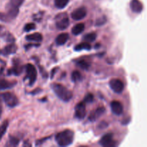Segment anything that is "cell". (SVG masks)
I'll return each mask as SVG.
<instances>
[{
    "label": "cell",
    "instance_id": "cell-1",
    "mask_svg": "<svg viewBox=\"0 0 147 147\" xmlns=\"http://www.w3.org/2000/svg\"><path fill=\"white\" fill-rule=\"evenodd\" d=\"M51 88L55 94L63 101L68 102L73 98V93L60 83H53Z\"/></svg>",
    "mask_w": 147,
    "mask_h": 147
},
{
    "label": "cell",
    "instance_id": "cell-2",
    "mask_svg": "<svg viewBox=\"0 0 147 147\" xmlns=\"http://www.w3.org/2000/svg\"><path fill=\"white\" fill-rule=\"evenodd\" d=\"M74 140V133L70 129L60 132L55 136V141L60 146H67Z\"/></svg>",
    "mask_w": 147,
    "mask_h": 147
},
{
    "label": "cell",
    "instance_id": "cell-3",
    "mask_svg": "<svg viewBox=\"0 0 147 147\" xmlns=\"http://www.w3.org/2000/svg\"><path fill=\"white\" fill-rule=\"evenodd\" d=\"M24 0H9L7 5V14L10 20L16 18L19 13V9L22 5Z\"/></svg>",
    "mask_w": 147,
    "mask_h": 147
},
{
    "label": "cell",
    "instance_id": "cell-4",
    "mask_svg": "<svg viewBox=\"0 0 147 147\" xmlns=\"http://www.w3.org/2000/svg\"><path fill=\"white\" fill-rule=\"evenodd\" d=\"M0 96L8 107L14 108L19 104V100L17 97L11 92H4L1 93Z\"/></svg>",
    "mask_w": 147,
    "mask_h": 147
},
{
    "label": "cell",
    "instance_id": "cell-5",
    "mask_svg": "<svg viewBox=\"0 0 147 147\" xmlns=\"http://www.w3.org/2000/svg\"><path fill=\"white\" fill-rule=\"evenodd\" d=\"M55 25L58 30H64L68 27L70 24V21L65 13L59 14L55 18Z\"/></svg>",
    "mask_w": 147,
    "mask_h": 147
},
{
    "label": "cell",
    "instance_id": "cell-6",
    "mask_svg": "<svg viewBox=\"0 0 147 147\" xmlns=\"http://www.w3.org/2000/svg\"><path fill=\"white\" fill-rule=\"evenodd\" d=\"M27 77L29 80V83L30 86L34 84L37 77V72L35 67L32 64H27L25 67Z\"/></svg>",
    "mask_w": 147,
    "mask_h": 147
},
{
    "label": "cell",
    "instance_id": "cell-7",
    "mask_svg": "<svg viewBox=\"0 0 147 147\" xmlns=\"http://www.w3.org/2000/svg\"><path fill=\"white\" fill-rule=\"evenodd\" d=\"M109 86L111 90L116 93H121L124 89V84L118 78H113L109 81Z\"/></svg>",
    "mask_w": 147,
    "mask_h": 147
},
{
    "label": "cell",
    "instance_id": "cell-8",
    "mask_svg": "<svg viewBox=\"0 0 147 147\" xmlns=\"http://www.w3.org/2000/svg\"><path fill=\"white\" fill-rule=\"evenodd\" d=\"M113 135L111 133L106 134L99 141V144L100 146L108 147V146H116V142L113 141Z\"/></svg>",
    "mask_w": 147,
    "mask_h": 147
},
{
    "label": "cell",
    "instance_id": "cell-9",
    "mask_svg": "<svg viewBox=\"0 0 147 147\" xmlns=\"http://www.w3.org/2000/svg\"><path fill=\"white\" fill-rule=\"evenodd\" d=\"M86 115V107L84 102L78 103L75 107V116L79 120H83Z\"/></svg>",
    "mask_w": 147,
    "mask_h": 147
},
{
    "label": "cell",
    "instance_id": "cell-10",
    "mask_svg": "<svg viewBox=\"0 0 147 147\" xmlns=\"http://www.w3.org/2000/svg\"><path fill=\"white\" fill-rule=\"evenodd\" d=\"M86 14H87V9H86V8L84 7H81L75 9L72 12L71 17L74 20L78 21V20H81L83 18H85Z\"/></svg>",
    "mask_w": 147,
    "mask_h": 147
},
{
    "label": "cell",
    "instance_id": "cell-11",
    "mask_svg": "<svg viewBox=\"0 0 147 147\" xmlns=\"http://www.w3.org/2000/svg\"><path fill=\"white\" fill-rule=\"evenodd\" d=\"M111 109L112 112L117 116L121 115L123 112V105L118 100H113L111 103Z\"/></svg>",
    "mask_w": 147,
    "mask_h": 147
},
{
    "label": "cell",
    "instance_id": "cell-12",
    "mask_svg": "<svg viewBox=\"0 0 147 147\" xmlns=\"http://www.w3.org/2000/svg\"><path fill=\"white\" fill-rule=\"evenodd\" d=\"M0 37H2L8 42H14L15 41L14 36L7 32L2 25H0Z\"/></svg>",
    "mask_w": 147,
    "mask_h": 147
},
{
    "label": "cell",
    "instance_id": "cell-13",
    "mask_svg": "<svg viewBox=\"0 0 147 147\" xmlns=\"http://www.w3.org/2000/svg\"><path fill=\"white\" fill-rule=\"evenodd\" d=\"M17 46L14 42H10V44L7 45L6 47H4L1 51V53L4 55H9L14 54L17 52Z\"/></svg>",
    "mask_w": 147,
    "mask_h": 147
},
{
    "label": "cell",
    "instance_id": "cell-14",
    "mask_svg": "<svg viewBox=\"0 0 147 147\" xmlns=\"http://www.w3.org/2000/svg\"><path fill=\"white\" fill-rule=\"evenodd\" d=\"M105 111H106V109H105L104 107L98 108L96 110H95L94 111H93L90 113V115L88 117L89 121H95L99 117H100L105 113Z\"/></svg>",
    "mask_w": 147,
    "mask_h": 147
},
{
    "label": "cell",
    "instance_id": "cell-15",
    "mask_svg": "<svg viewBox=\"0 0 147 147\" xmlns=\"http://www.w3.org/2000/svg\"><path fill=\"white\" fill-rule=\"evenodd\" d=\"M17 84L15 81H9L4 78H0V90H6L14 87Z\"/></svg>",
    "mask_w": 147,
    "mask_h": 147
},
{
    "label": "cell",
    "instance_id": "cell-16",
    "mask_svg": "<svg viewBox=\"0 0 147 147\" xmlns=\"http://www.w3.org/2000/svg\"><path fill=\"white\" fill-rule=\"evenodd\" d=\"M130 7L132 11L136 13L141 12L143 9V5L139 0H131L130 3Z\"/></svg>",
    "mask_w": 147,
    "mask_h": 147
},
{
    "label": "cell",
    "instance_id": "cell-17",
    "mask_svg": "<svg viewBox=\"0 0 147 147\" xmlns=\"http://www.w3.org/2000/svg\"><path fill=\"white\" fill-rule=\"evenodd\" d=\"M69 35L67 33H62L60 34L55 39L56 44L57 45H63L66 43V42L68 40Z\"/></svg>",
    "mask_w": 147,
    "mask_h": 147
},
{
    "label": "cell",
    "instance_id": "cell-18",
    "mask_svg": "<svg viewBox=\"0 0 147 147\" xmlns=\"http://www.w3.org/2000/svg\"><path fill=\"white\" fill-rule=\"evenodd\" d=\"M26 40H28V41H33V42H40L42 40V35L40 34V32H35L33 33V34H28L25 37Z\"/></svg>",
    "mask_w": 147,
    "mask_h": 147
},
{
    "label": "cell",
    "instance_id": "cell-19",
    "mask_svg": "<svg viewBox=\"0 0 147 147\" xmlns=\"http://www.w3.org/2000/svg\"><path fill=\"white\" fill-rule=\"evenodd\" d=\"M85 30V24L83 23H78V24H76L74 27L72 29V33L74 35H78V34H81Z\"/></svg>",
    "mask_w": 147,
    "mask_h": 147
},
{
    "label": "cell",
    "instance_id": "cell-20",
    "mask_svg": "<svg viewBox=\"0 0 147 147\" xmlns=\"http://www.w3.org/2000/svg\"><path fill=\"white\" fill-rule=\"evenodd\" d=\"M91 48V46L87 42H81L80 44H78L77 45L75 46V50L76 51H81L83 50H90Z\"/></svg>",
    "mask_w": 147,
    "mask_h": 147
},
{
    "label": "cell",
    "instance_id": "cell-21",
    "mask_svg": "<svg viewBox=\"0 0 147 147\" xmlns=\"http://www.w3.org/2000/svg\"><path fill=\"white\" fill-rule=\"evenodd\" d=\"M22 72V68L19 66L18 63L14 62V67L11 69L8 70V75H14V76H19Z\"/></svg>",
    "mask_w": 147,
    "mask_h": 147
},
{
    "label": "cell",
    "instance_id": "cell-22",
    "mask_svg": "<svg viewBox=\"0 0 147 147\" xmlns=\"http://www.w3.org/2000/svg\"><path fill=\"white\" fill-rule=\"evenodd\" d=\"M9 126V121L5 120L2 122V123L0 126V141L1 140L4 135L5 134L6 131L7 130V128Z\"/></svg>",
    "mask_w": 147,
    "mask_h": 147
},
{
    "label": "cell",
    "instance_id": "cell-23",
    "mask_svg": "<svg viewBox=\"0 0 147 147\" xmlns=\"http://www.w3.org/2000/svg\"><path fill=\"white\" fill-rule=\"evenodd\" d=\"M70 0H55V5L58 9H63L68 4Z\"/></svg>",
    "mask_w": 147,
    "mask_h": 147
},
{
    "label": "cell",
    "instance_id": "cell-24",
    "mask_svg": "<svg viewBox=\"0 0 147 147\" xmlns=\"http://www.w3.org/2000/svg\"><path fill=\"white\" fill-rule=\"evenodd\" d=\"M77 65L79 66L81 69L85 70H88L90 67V64L86 60H80L77 62Z\"/></svg>",
    "mask_w": 147,
    "mask_h": 147
},
{
    "label": "cell",
    "instance_id": "cell-25",
    "mask_svg": "<svg viewBox=\"0 0 147 147\" xmlns=\"http://www.w3.org/2000/svg\"><path fill=\"white\" fill-rule=\"evenodd\" d=\"M96 36L97 35L94 32L88 33L83 37V40L87 42H92L95 41V40L96 39Z\"/></svg>",
    "mask_w": 147,
    "mask_h": 147
},
{
    "label": "cell",
    "instance_id": "cell-26",
    "mask_svg": "<svg viewBox=\"0 0 147 147\" xmlns=\"http://www.w3.org/2000/svg\"><path fill=\"white\" fill-rule=\"evenodd\" d=\"M71 78L73 82H78L82 80V75L80 74V73L79 71L75 70V71H73L72 73Z\"/></svg>",
    "mask_w": 147,
    "mask_h": 147
},
{
    "label": "cell",
    "instance_id": "cell-27",
    "mask_svg": "<svg viewBox=\"0 0 147 147\" xmlns=\"http://www.w3.org/2000/svg\"><path fill=\"white\" fill-rule=\"evenodd\" d=\"M19 142H20V140H19V139H17V137H14V136H9L8 144L7 145L10 146H16L19 144Z\"/></svg>",
    "mask_w": 147,
    "mask_h": 147
},
{
    "label": "cell",
    "instance_id": "cell-28",
    "mask_svg": "<svg viewBox=\"0 0 147 147\" xmlns=\"http://www.w3.org/2000/svg\"><path fill=\"white\" fill-rule=\"evenodd\" d=\"M35 28V24L34 23H28V24H25V26L24 27V30L25 32H29L34 30Z\"/></svg>",
    "mask_w": 147,
    "mask_h": 147
},
{
    "label": "cell",
    "instance_id": "cell-29",
    "mask_svg": "<svg viewBox=\"0 0 147 147\" xmlns=\"http://www.w3.org/2000/svg\"><path fill=\"white\" fill-rule=\"evenodd\" d=\"M93 100H94L93 95L92 94V93H88V94L85 97L84 100H83V102H84L85 103H92V102L93 101Z\"/></svg>",
    "mask_w": 147,
    "mask_h": 147
},
{
    "label": "cell",
    "instance_id": "cell-30",
    "mask_svg": "<svg viewBox=\"0 0 147 147\" xmlns=\"http://www.w3.org/2000/svg\"><path fill=\"white\" fill-rule=\"evenodd\" d=\"M9 18L7 14H4V13L0 12V21L8 22L9 21Z\"/></svg>",
    "mask_w": 147,
    "mask_h": 147
},
{
    "label": "cell",
    "instance_id": "cell-31",
    "mask_svg": "<svg viewBox=\"0 0 147 147\" xmlns=\"http://www.w3.org/2000/svg\"><path fill=\"white\" fill-rule=\"evenodd\" d=\"M106 22V18L105 17H101V18L98 19V20L96 21V24L98 26H100V25H103V24H105Z\"/></svg>",
    "mask_w": 147,
    "mask_h": 147
},
{
    "label": "cell",
    "instance_id": "cell-32",
    "mask_svg": "<svg viewBox=\"0 0 147 147\" xmlns=\"http://www.w3.org/2000/svg\"><path fill=\"white\" fill-rule=\"evenodd\" d=\"M1 114H2V106H1V103L0 102V118H1Z\"/></svg>",
    "mask_w": 147,
    "mask_h": 147
},
{
    "label": "cell",
    "instance_id": "cell-33",
    "mask_svg": "<svg viewBox=\"0 0 147 147\" xmlns=\"http://www.w3.org/2000/svg\"><path fill=\"white\" fill-rule=\"evenodd\" d=\"M0 53H1V52H0Z\"/></svg>",
    "mask_w": 147,
    "mask_h": 147
}]
</instances>
